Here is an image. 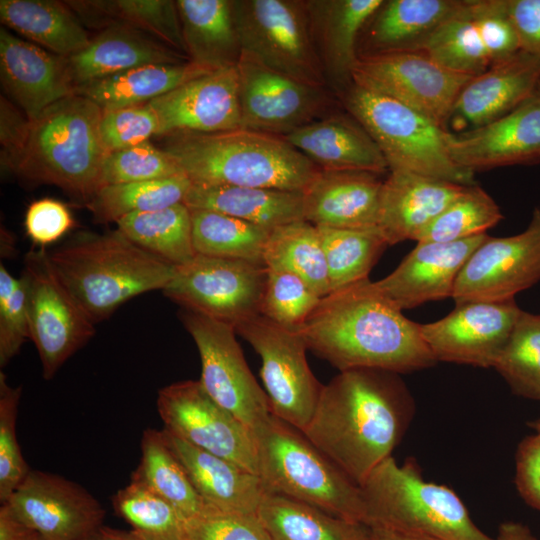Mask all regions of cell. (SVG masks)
I'll list each match as a JSON object with an SVG mask.
<instances>
[{"instance_id":"8d00e7d4","label":"cell","mask_w":540,"mask_h":540,"mask_svg":"<svg viewBox=\"0 0 540 540\" xmlns=\"http://www.w3.org/2000/svg\"><path fill=\"white\" fill-rule=\"evenodd\" d=\"M257 515L271 540H368L369 526L303 502L265 493Z\"/></svg>"},{"instance_id":"d6986e66","label":"cell","mask_w":540,"mask_h":540,"mask_svg":"<svg viewBox=\"0 0 540 540\" xmlns=\"http://www.w3.org/2000/svg\"><path fill=\"white\" fill-rule=\"evenodd\" d=\"M521 309L514 299L456 304L444 318L421 324L424 341L436 361L494 367Z\"/></svg>"},{"instance_id":"9f6ffc18","label":"cell","mask_w":540,"mask_h":540,"mask_svg":"<svg viewBox=\"0 0 540 540\" xmlns=\"http://www.w3.org/2000/svg\"><path fill=\"white\" fill-rule=\"evenodd\" d=\"M24 225L33 244L45 248L64 236L74 227L75 222L64 203L52 198H42L28 206Z\"/></svg>"},{"instance_id":"8992f818","label":"cell","mask_w":540,"mask_h":540,"mask_svg":"<svg viewBox=\"0 0 540 540\" xmlns=\"http://www.w3.org/2000/svg\"><path fill=\"white\" fill-rule=\"evenodd\" d=\"M365 525L434 540H493L450 488L426 481L413 462L390 456L359 485Z\"/></svg>"},{"instance_id":"be15d7a7","label":"cell","mask_w":540,"mask_h":540,"mask_svg":"<svg viewBox=\"0 0 540 540\" xmlns=\"http://www.w3.org/2000/svg\"><path fill=\"white\" fill-rule=\"evenodd\" d=\"M88 540H142L132 530L125 531L109 526H100Z\"/></svg>"},{"instance_id":"5b68a950","label":"cell","mask_w":540,"mask_h":540,"mask_svg":"<svg viewBox=\"0 0 540 540\" xmlns=\"http://www.w3.org/2000/svg\"><path fill=\"white\" fill-rule=\"evenodd\" d=\"M102 109L74 94L31 120L30 134L13 175L50 184L86 201L100 188L107 151L100 136Z\"/></svg>"},{"instance_id":"7402d4cb","label":"cell","mask_w":540,"mask_h":540,"mask_svg":"<svg viewBox=\"0 0 540 540\" xmlns=\"http://www.w3.org/2000/svg\"><path fill=\"white\" fill-rule=\"evenodd\" d=\"M487 237L485 233L454 242H417L392 273L373 282L374 287L400 310L452 297L462 267Z\"/></svg>"},{"instance_id":"4fadbf2b","label":"cell","mask_w":540,"mask_h":540,"mask_svg":"<svg viewBox=\"0 0 540 540\" xmlns=\"http://www.w3.org/2000/svg\"><path fill=\"white\" fill-rule=\"evenodd\" d=\"M267 280L264 265L196 254L176 266L163 294L182 309L195 311L234 328L260 314Z\"/></svg>"},{"instance_id":"7c38bea8","label":"cell","mask_w":540,"mask_h":540,"mask_svg":"<svg viewBox=\"0 0 540 540\" xmlns=\"http://www.w3.org/2000/svg\"><path fill=\"white\" fill-rule=\"evenodd\" d=\"M241 128L284 137L335 111L338 98L264 65L242 51L236 66Z\"/></svg>"},{"instance_id":"2e32d148","label":"cell","mask_w":540,"mask_h":540,"mask_svg":"<svg viewBox=\"0 0 540 540\" xmlns=\"http://www.w3.org/2000/svg\"><path fill=\"white\" fill-rule=\"evenodd\" d=\"M156 406L163 429L258 475L253 431L213 400L199 380L179 381L161 388Z\"/></svg>"},{"instance_id":"3957f363","label":"cell","mask_w":540,"mask_h":540,"mask_svg":"<svg viewBox=\"0 0 540 540\" xmlns=\"http://www.w3.org/2000/svg\"><path fill=\"white\" fill-rule=\"evenodd\" d=\"M65 287L97 324L141 294L163 290L176 266L144 250L117 228L80 232L48 251Z\"/></svg>"},{"instance_id":"1f68e13d","label":"cell","mask_w":540,"mask_h":540,"mask_svg":"<svg viewBox=\"0 0 540 540\" xmlns=\"http://www.w3.org/2000/svg\"><path fill=\"white\" fill-rule=\"evenodd\" d=\"M183 203L191 209L219 212L270 231L304 220L303 191L192 183Z\"/></svg>"},{"instance_id":"f6af8a7d","label":"cell","mask_w":540,"mask_h":540,"mask_svg":"<svg viewBox=\"0 0 540 540\" xmlns=\"http://www.w3.org/2000/svg\"><path fill=\"white\" fill-rule=\"evenodd\" d=\"M472 1L442 24L420 50L453 72L475 77L485 72L491 61L472 15Z\"/></svg>"},{"instance_id":"277c9868","label":"cell","mask_w":540,"mask_h":540,"mask_svg":"<svg viewBox=\"0 0 540 540\" xmlns=\"http://www.w3.org/2000/svg\"><path fill=\"white\" fill-rule=\"evenodd\" d=\"M164 137L162 149L194 184L303 191L320 170L276 135L240 128Z\"/></svg>"},{"instance_id":"680465c9","label":"cell","mask_w":540,"mask_h":540,"mask_svg":"<svg viewBox=\"0 0 540 540\" xmlns=\"http://www.w3.org/2000/svg\"><path fill=\"white\" fill-rule=\"evenodd\" d=\"M515 484L524 501L540 511V431L518 445Z\"/></svg>"},{"instance_id":"74e56055","label":"cell","mask_w":540,"mask_h":540,"mask_svg":"<svg viewBox=\"0 0 540 540\" xmlns=\"http://www.w3.org/2000/svg\"><path fill=\"white\" fill-rule=\"evenodd\" d=\"M141 457L131 481L141 483L171 503L189 521L208 505L199 496L186 471L169 448L162 430L146 429L140 442Z\"/></svg>"},{"instance_id":"8fae6325","label":"cell","mask_w":540,"mask_h":540,"mask_svg":"<svg viewBox=\"0 0 540 540\" xmlns=\"http://www.w3.org/2000/svg\"><path fill=\"white\" fill-rule=\"evenodd\" d=\"M26 287L29 339L35 345L44 379L95 334V325L56 274L46 248L27 252L21 274Z\"/></svg>"},{"instance_id":"f5cc1de1","label":"cell","mask_w":540,"mask_h":540,"mask_svg":"<svg viewBox=\"0 0 540 540\" xmlns=\"http://www.w3.org/2000/svg\"><path fill=\"white\" fill-rule=\"evenodd\" d=\"M159 128L158 116L149 103L103 111L99 126L108 153L149 141L159 135Z\"/></svg>"},{"instance_id":"9c48e42d","label":"cell","mask_w":540,"mask_h":540,"mask_svg":"<svg viewBox=\"0 0 540 540\" xmlns=\"http://www.w3.org/2000/svg\"><path fill=\"white\" fill-rule=\"evenodd\" d=\"M242 51L302 82L327 87L304 0H232Z\"/></svg>"},{"instance_id":"f546056e","label":"cell","mask_w":540,"mask_h":540,"mask_svg":"<svg viewBox=\"0 0 540 540\" xmlns=\"http://www.w3.org/2000/svg\"><path fill=\"white\" fill-rule=\"evenodd\" d=\"M162 432L193 487L209 507L224 512L257 514L266 493L259 475L196 448L165 429Z\"/></svg>"},{"instance_id":"7dc6e473","label":"cell","mask_w":540,"mask_h":540,"mask_svg":"<svg viewBox=\"0 0 540 540\" xmlns=\"http://www.w3.org/2000/svg\"><path fill=\"white\" fill-rule=\"evenodd\" d=\"M503 215L481 187L466 186L431 223L415 237L417 242H454L485 234Z\"/></svg>"},{"instance_id":"836d02e7","label":"cell","mask_w":540,"mask_h":540,"mask_svg":"<svg viewBox=\"0 0 540 540\" xmlns=\"http://www.w3.org/2000/svg\"><path fill=\"white\" fill-rule=\"evenodd\" d=\"M3 27L45 50L70 57L91 38L83 23L66 4L55 0H1Z\"/></svg>"},{"instance_id":"5bb4252c","label":"cell","mask_w":540,"mask_h":540,"mask_svg":"<svg viewBox=\"0 0 540 540\" xmlns=\"http://www.w3.org/2000/svg\"><path fill=\"white\" fill-rule=\"evenodd\" d=\"M180 317L200 355V384L213 400L253 431L271 410L266 392L251 373L236 340L235 328L187 309H182Z\"/></svg>"},{"instance_id":"44dd1931","label":"cell","mask_w":540,"mask_h":540,"mask_svg":"<svg viewBox=\"0 0 540 540\" xmlns=\"http://www.w3.org/2000/svg\"><path fill=\"white\" fill-rule=\"evenodd\" d=\"M149 104L159 119L158 136L241 128L236 67L193 78Z\"/></svg>"},{"instance_id":"f35d334b","label":"cell","mask_w":540,"mask_h":540,"mask_svg":"<svg viewBox=\"0 0 540 540\" xmlns=\"http://www.w3.org/2000/svg\"><path fill=\"white\" fill-rule=\"evenodd\" d=\"M116 225L135 244L174 266L188 263L197 254L191 212L184 203L132 213Z\"/></svg>"},{"instance_id":"ee69618b","label":"cell","mask_w":540,"mask_h":540,"mask_svg":"<svg viewBox=\"0 0 540 540\" xmlns=\"http://www.w3.org/2000/svg\"><path fill=\"white\" fill-rule=\"evenodd\" d=\"M112 506L142 540H188L186 521L179 511L141 483L130 481L118 490Z\"/></svg>"},{"instance_id":"83f0119b","label":"cell","mask_w":540,"mask_h":540,"mask_svg":"<svg viewBox=\"0 0 540 540\" xmlns=\"http://www.w3.org/2000/svg\"><path fill=\"white\" fill-rule=\"evenodd\" d=\"M468 0H383L364 25L358 58L418 51L445 22L463 11Z\"/></svg>"},{"instance_id":"e0dca14e","label":"cell","mask_w":540,"mask_h":540,"mask_svg":"<svg viewBox=\"0 0 540 540\" xmlns=\"http://www.w3.org/2000/svg\"><path fill=\"white\" fill-rule=\"evenodd\" d=\"M540 280V207L526 229L507 237L488 236L462 267L453 291L455 304L502 302Z\"/></svg>"},{"instance_id":"94428289","label":"cell","mask_w":540,"mask_h":540,"mask_svg":"<svg viewBox=\"0 0 540 540\" xmlns=\"http://www.w3.org/2000/svg\"><path fill=\"white\" fill-rule=\"evenodd\" d=\"M40 535L8 507L0 506V540H37Z\"/></svg>"},{"instance_id":"d590c367","label":"cell","mask_w":540,"mask_h":540,"mask_svg":"<svg viewBox=\"0 0 540 540\" xmlns=\"http://www.w3.org/2000/svg\"><path fill=\"white\" fill-rule=\"evenodd\" d=\"M83 25L101 30L125 26L151 34L180 54H186L181 21L172 0L65 1Z\"/></svg>"},{"instance_id":"681fc988","label":"cell","mask_w":540,"mask_h":540,"mask_svg":"<svg viewBox=\"0 0 540 540\" xmlns=\"http://www.w3.org/2000/svg\"><path fill=\"white\" fill-rule=\"evenodd\" d=\"M321 300L301 278L267 268L260 314L290 329H301Z\"/></svg>"},{"instance_id":"6da1fadb","label":"cell","mask_w":540,"mask_h":540,"mask_svg":"<svg viewBox=\"0 0 540 540\" xmlns=\"http://www.w3.org/2000/svg\"><path fill=\"white\" fill-rule=\"evenodd\" d=\"M413 415V399L397 373L350 369L323 386L302 433L360 485L392 456Z\"/></svg>"},{"instance_id":"6f0895ef","label":"cell","mask_w":540,"mask_h":540,"mask_svg":"<svg viewBox=\"0 0 540 540\" xmlns=\"http://www.w3.org/2000/svg\"><path fill=\"white\" fill-rule=\"evenodd\" d=\"M31 129L29 117L3 94L0 97L1 170L13 174Z\"/></svg>"},{"instance_id":"91938a15","label":"cell","mask_w":540,"mask_h":540,"mask_svg":"<svg viewBox=\"0 0 540 540\" xmlns=\"http://www.w3.org/2000/svg\"><path fill=\"white\" fill-rule=\"evenodd\" d=\"M517 32L521 50L540 61V0H502Z\"/></svg>"},{"instance_id":"ba28073f","label":"cell","mask_w":540,"mask_h":540,"mask_svg":"<svg viewBox=\"0 0 540 540\" xmlns=\"http://www.w3.org/2000/svg\"><path fill=\"white\" fill-rule=\"evenodd\" d=\"M337 98L376 142L389 170H407L465 186L475 184L474 173L450 158L448 131L421 113L354 82Z\"/></svg>"},{"instance_id":"db71d44e","label":"cell","mask_w":540,"mask_h":540,"mask_svg":"<svg viewBox=\"0 0 540 540\" xmlns=\"http://www.w3.org/2000/svg\"><path fill=\"white\" fill-rule=\"evenodd\" d=\"M188 540H271L257 514L232 513L208 507L186 521Z\"/></svg>"},{"instance_id":"11a10c76","label":"cell","mask_w":540,"mask_h":540,"mask_svg":"<svg viewBox=\"0 0 540 540\" xmlns=\"http://www.w3.org/2000/svg\"><path fill=\"white\" fill-rule=\"evenodd\" d=\"M472 15L491 65L521 50L517 32L502 0H473Z\"/></svg>"},{"instance_id":"d4e9b609","label":"cell","mask_w":540,"mask_h":540,"mask_svg":"<svg viewBox=\"0 0 540 540\" xmlns=\"http://www.w3.org/2000/svg\"><path fill=\"white\" fill-rule=\"evenodd\" d=\"M362 170H323L303 190L304 220L316 227L378 228L383 181Z\"/></svg>"},{"instance_id":"4dcf8cb0","label":"cell","mask_w":540,"mask_h":540,"mask_svg":"<svg viewBox=\"0 0 540 540\" xmlns=\"http://www.w3.org/2000/svg\"><path fill=\"white\" fill-rule=\"evenodd\" d=\"M182 58V54L145 33L125 26H110L91 38L83 50L66 59L76 88L138 66L184 62Z\"/></svg>"},{"instance_id":"816d5d0a","label":"cell","mask_w":540,"mask_h":540,"mask_svg":"<svg viewBox=\"0 0 540 540\" xmlns=\"http://www.w3.org/2000/svg\"><path fill=\"white\" fill-rule=\"evenodd\" d=\"M29 339L26 287L0 264V367H5Z\"/></svg>"},{"instance_id":"003e7915","label":"cell","mask_w":540,"mask_h":540,"mask_svg":"<svg viewBox=\"0 0 540 540\" xmlns=\"http://www.w3.org/2000/svg\"><path fill=\"white\" fill-rule=\"evenodd\" d=\"M37 540H45V539L40 536Z\"/></svg>"},{"instance_id":"cb8c5ba5","label":"cell","mask_w":540,"mask_h":540,"mask_svg":"<svg viewBox=\"0 0 540 540\" xmlns=\"http://www.w3.org/2000/svg\"><path fill=\"white\" fill-rule=\"evenodd\" d=\"M312 43L328 88L352 82L360 33L383 0H304Z\"/></svg>"},{"instance_id":"484cf974","label":"cell","mask_w":540,"mask_h":540,"mask_svg":"<svg viewBox=\"0 0 540 540\" xmlns=\"http://www.w3.org/2000/svg\"><path fill=\"white\" fill-rule=\"evenodd\" d=\"M540 84V61L519 50L473 77L459 93L449 122L474 129L512 111Z\"/></svg>"},{"instance_id":"9a60e30c","label":"cell","mask_w":540,"mask_h":540,"mask_svg":"<svg viewBox=\"0 0 540 540\" xmlns=\"http://www.w3.org/2000/svg\"><path fill=\"white\" fill-rule=\"evenodd\" d=\"M472 78L421 50L359 57L352 74L354 83L405 104L446 131L455 101Z\"/></svg>"},{"instance_id":"6125c7cd","label":"cell","mask_w":540,"mask_h":540,"mask_svg":"<svg viewBox=\"0 0 540 540\" xmlns=\"http://www.w3.org/2000/svg\"><path fill=\"white\" fill-rule=\"evenodd\" d=\"M493 540H539L531 530L518 522H505L499 526L497 537Z\"/></svg>"},{"instance_id":"e575fe53","label":"cell","mask_w":540,"mask_h":540,"mask_svg":"<svg viewBox=\"0 0 540 540\" xmlns=\"http://www.w3.org/2000/svg\"><path fill=\"white\" fill-rule=\"evenodd\" d=\"M210 70L192 62L148 64L77 86L103 111L149 103Z\"/></svg>"},{"instance_id":"4316f807","label":"cell","mask_w":540,"mask_h":540,"mask_svg":"<svg viewBox=\"0 0 540 540\" xmlns=\"http://www.w3.org/2000/svg\"><path fill=\"white\" fill-rule=\"evenodd\" d=\"M465 187L407 170H389L381 189L378 221L388 245L414 240Z\"/></svg>"},{"instance_id":"bcb514c9","label":"cell","mask_w":540,"mask_h":540,"mask_svg":"<svg viewBox=\"0 0 540 540\" xmlns=\"http://www.w3.org/2000/svg\"><path fill=\"white\" fill-rule=\"evenodd\" d=\"M493 368L514 393L540 401V314L521 309Z\"/></svg>"},{"instance_id":"c3c4849f","label":"cell","mask_w":540,"mask_h":540,"mask_svg":"<svg viewBox=\"0 0 540 540\" xmlns=\"http://www.w3.org/2000/svg\"><path fill=\"white\" fill-rule=\"evenodd\" d=\"M183 173L176 161L150 141L109 152L100 171V188L168 178Z\"/></svg>"},{"instance_id":"ab89813d","label":"cell","mask_w":540,"mask_h":540,"mask_svg":"<svg viewBox=\"0 0 540 540\" xmlns=\"http://www.w3.org/2000/svg\"><path fill=\"white\" fill-rule=\"evenodd\" d=\"M264 264L268 269L298 276L321 298L330 293L327 264L318 230L306 220L271 230L264 251Z\"/></svg>"},{"instance_id":"d6a6232c","label":"cell","mask_w":540,"mask_h":540,"mask_svg":"<svg viewBox=\"0 0 540 540\" xmlns=\"http://www.w3.org/2000/svg\"><path fill=\"white\" fill-rule=\"evenodd\" d=\"M176 5L189 61L210 71L236 67L242 47L232 0H177Z\"/></svg>"},{"instance_id":"03108f58","label":"cell","mask_w":540,"mask_h":540,"mask_svg":"<svg viewBox=\"0 0 540 540\" xmlns=\"http://www.w3.org/2000/svg\"><path fill=\"white\" fill-rule=\"evenodd\" d=\"M529 426L532 427L535 431H540V418L533 422H530Z\"/></svg>"},{"instance_id":"f1b7e54d","label":"cell","mask_w":540,"mask_h":540,"mask_svg":"<svg viewBox=\"0 0 540 540\" xmlns=\"http://www.w3.org/2000/svg\"><path fill=\"white\" fill-rule=\"evenodd\" d=\"M319 169L389 171L376 142L348 112L333 111L283 137Z\"/></svg>"},{"instance_id":"52a82bcc","label":"cell","mask_w":540,"mask_h":540,"mask_svg":"<svg viewBox=\"0 0 540 540\" xmlns=\"http://www.w3.org/2000/svg\"><path fill=\"white\" fill-rule=\"evenodd\" d=\"M258 475L266 493L282 495L365 524L359 485L300 430L272 413L253 430Z\"/></svg>"},{"instance_id":"b9f144b4","label":"cell","mask_w":540,"mask_h":540,"mask_svg":"<svg viewBox=\"0 0 540 540\" xmlns=\"http://www.w3.org/2000/svg\"><path fill=\"white\" fill-rule=\"evenodd\" d=\"M192 181L181 173L168 178L107 185L99 188L87 201L94 220L116 223L122 217L183 203Z\"/></svg>"},{"instance_id":"ac0fdd59","label":"cell","mask_w":540,"mask_h":540,"mask_svg":"<svg viewBox=\"0 0 540 540\" xmlns=\"http://www.w3.org/2000/svg\"><path fill=\"white\" fill-rule=\"evenodd\" d=\"M2 504L45 540H88L105 510L84 487L60 475L30 470Z\"/></svg>"},{"instance_id":"7a4b0ae2","label":"cell","mask_w":540,"mask_h":540,"mask_svg":"<svg viewBox=\"0 0 540 540\" xmlns=\"http://www.w3.org/2000/svg\"><path fill=\"white\" fill-rule=\"evenodd\" d=\"M307 347L339 371L407 373L437 361L421 324L409 320L369 278L321 298L300 329Z\"/></svg>"},{"instance_id":"ffe728a7","label":"cell","mask_w":540,"mask_h":540,"mask_svg":"<svg viewBox=\"0 0 540 540\" xmlns=\"http://www.w3.org/2000/svg\"><path fill=\"white\" fill-rule=\"evenodd\" d=\"M452 161L469 172L540 163V84L506 115L460 133L447 132Z\"/></svg>"},{"instance_id":"603a6c76","label":"cell","mask_w":540,"mask_h":540,"mask_svg":"<svg viewBox=\"0 0 540 540\" xmlns=\"http://www.w3.org/2000/svg\"><path fill=\"white\" fill-rule=\"evenodd\" d=\"M0 80L5 96L30 120L74 95L67 59L0 29Z\"/></svg>"},{"instance_id":"e7e4bbea","label":"cell","mask_w":540,"mask_h":540,"mask_svg":"<svg viewBox=\"0 0 540 540\" xmlns=\"http://www.w3.org/2000/svg\"><path fill=\"white\" fill-rule=\"evenodd\" d=\"M368 540H434L412 534L401 533L381 527H369Z\"/></svg>"},{"instance_id":"f907efd6","label":"cell","mask_w":540,"mask_h":540,"mask_svg":"<svg viewBox=\"0 0 540 540\" xmlns=\"http://www.w3.org/2000/svg\"><path fill=\"white\" fill-rule=\"evenodd\" d=\"M22 389L8 384L0 373V502H6L30 472L16 435V418Z\"/></svg>"},{"instance_id":"7bdbcfd3","label":"cell","mask_w":540,"mask_h":540,"mask_svg":"<svg viewBox=\"0 0 540 540\" xmlns=\"http://www.w3.org/2000/svg\"><path fill=\"white\" fill-rule=\"evenodd\" d=\"M317 230L326 259L330 293L367 279L388 246L379 228L317 227Z\"/></svg>"},{"instance_id":"30bf717a","label":"cell","mask_w":540,"mask_h":540,"mask_svg":"<svg viewBox=\"0 0 540 540\" xmlns=\"http://www.w3.org/2000/svg\"><path fill=\"white\" fill-rule=\"evenodd\" d=\"M235 331L261 358L260 375L271 413L303 432L324 385L309 367L300 329L283 327L258 314L239 323Z\"/></svg>"},{"instance_id":"60d3db41","label":"cell","mask_w":540,"mask_h":540,"mask_svg":"<svg viewBox=\"0 0 540 540\" xmlns=\"http://www.w3.org/2000/svg\"><path fill=\"white\" fill-rule=\"evenodd\" d=\"M189 209L197 254L265 266L264 251L270 230L219 212Z\"/></svg>"}]
</instances>
